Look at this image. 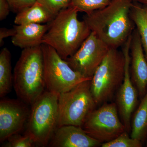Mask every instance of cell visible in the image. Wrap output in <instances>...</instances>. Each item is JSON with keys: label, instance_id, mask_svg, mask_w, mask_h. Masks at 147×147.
Listing matches in <instances>:
<instances>
[{"label": "cell", "instance_id": "obj_1", "mask_svg": "<svg viewBox=\"0 0 147 147\" xmlns=\"http://www.w3.org/2000/svg\"><path fill=\"white\" fill-rule=\"evenodd\" d=\"M132 0H111L103 8L86 13L83 20L110 48L122 47L135 29L130 11Z\"/></svg>", "mask_w": 147, "mask_h": 147}, {"label": "cell", "instance_id": "obj_2", "mask_svg": "<svg viewBox=\"0 0 147 147\" xmlns=\"http://www.w3.org/2000/svg\"><path fill=\"white\" fill-rule=\"evenodd\" d=\"M79 11L70 6L61 11L50 23L42 44L50 46L66 60L76 53L91 32L84 21L78 18Z\"/></svg>", "mask_w": 147, "mask_h": 147}, {"label": "cell", "instance_id": "obj_3", "mask_svg": "<svg viewBox=\"0 0 147 147\" xmlns=\"http://www.w3.org/2000/svg\"><path fill=\"white\" fill-rule=\"evenodd\" d=\"M13 87L18 98L30 105L45 91L41 45L22 50L13 70Z\"/></svg>", "mask_w": 147, "mask_h": 147}, {"label": "cell", "instance_id": "obj_4", "mask_svg": "<svg viewBox=\"0 0 147 147\" xmlns=\"http://www.w3.org/2000/svg\"><path fill=\"white\" fill-rule=\"evenodd\" d=\"M59 94L45 90L32 104L25 134L36 146H48L57 127Z\"/></svg>", "mask_w": 147, "mask_h": 147}, {"label": "cell", "instance_id": "obj_5", "mask_svg": "<svg viewBox=\"0 0 147 147\" xmlns=\"http://www.w3.org/2000/svg\"><path fill=\"white\" fill-rule=\"evenodd\" d=\"M125 69L122 50L110 48L90 81L91 91L96 105L113 99L123 82Z\"/></svg>", "mask_w": 147, "mask_h": 147}, {"label": "cell", "instance_id": "obj_6", "mask_svg": "<svg viewBox=\"0 0 147 147\" xmlns=\"http://www.w3.org/2000/svg\"><path fill=\"white\" fill-rule=\"evenodd\" d=\"M90 81L82 82L59 94L57 127L66 125L82 127L88 115L96 109L97 105L91 91Z\"/></svg>", "mask_w": 147, "mask_h": 147}, {"label": "cell", "instance_id": "obj_7", "mask_svg": "<svg viewBox=\"0 0 147 147\" xmlns=\"http://www.w3.org/2000/svg\"><path fill=\"white\" fill-rule=\"evenodd\" d=\"M41 47L47 90L59 94L70 90L82 82L91 80L74 70L53 47L44 44Z\"/></svg>", "mask_w": 147, "mask_h": 147}, {"label": "cell", "instance_id": "obj_8", "mask_svg": "<svg viewBox=\"0 0 147 147\" xmlns=\"http://www.w3.org/2000/svg\"><path fill=\"white\" fill-rule=\"evenodd\" d=\"M87 117L82 126L87 134L102 144L112 141L126 131L115 102H105Z\"/></svg>", "mask_w": 147, "mask_h": 147}, {"label": "cell", "instance_id": "obj_9", "mask_svg": "<svg viewBox=\"0 0 147 147\" xmlns=\"http://www.w3.org/2000/svg\"><path fill=\"white\" fill-rule=\"evenodd\" d=\"M110 49L91 32L76 53L65 60L74 70L92 79Z\"/></svg>", "mask_w": 147, "mask_h": 147}, {"label": "cell", "instance_id": "obj_10", "mask_svg": "<svg viewBox=\"0 0 147 147\" xmlns=\"http://www.w3.org/2000/svg\"><path fill=\"white\" fill-rule=\"evenodd\" d=\"M131 35L122 46L125 58L123 82L116 93V105L120 119L128 133L131 132V118L138 104L139 93L131 81L130 72V45Z\"/></svg>", "mask_w": 147, "mask_h": 147}, {"label": "cell", "instance_id": "obj_11", "mask_svg": "<svg viewBox=\"0 0 147 147\" xmlns=\"http://www.w3.org/2000/svg\"><path fill=\"white\" fill-rule=\"evenodd\" d=\"M29 105L18 99L4 98L0 101V142L23 130L28 119Z\"/></svg>", "mask_w": 147, "mask_h": 147}, {"label": "cell", "instance_id": "obj_12", "mask_svg": "<svg viewBox=\"0 0 147 147\" xmlns=\"http://www.w3.org/2000/svg\"><path fill=\"white\" fill-rule=\"evenodd\" d=\"M130 55L131 81L142 98L147 89V60L139 32L136 28L131 34Z\"/></svg>", "mask_w": 147, "mask_h": 147}, {"label": "cell", "instance_id": "obj_13", "mask_svg": "<svg viewBox=\"0 0 147 147\" xmlns=\"http://www.w3.org/2000/svg\"><path fill=\"white\" fill-rule=\"evenodd\" d=\"M101 144L87 134L82 127L66 125L57 128L48 146L97 147Z\"/></svg>", "mask_w": 147, "mask_h": 147}, {"label": "cell", "instance_id": "obj_14", "mask_svg": "<svg viewBox=\"0 0 147 147\" xmlns=\"http://www.w3.org/2000/svg\"><path fill=\"white\" fill-rule=\"evenodd\" d=\"M48 27V24L17 25L14 27L16 32L11 37V42L14 46L23 49L40 46Z\"/></svg>", "mask_w": 147, "mask_h": 147}, {"label": "cell", "instance_id": "obj_15", "mask_svg": "<svg viewBox=\"0 0 147 147\" xmlns=\"http://www.w3.org/2000/svg\"><path fill=\"white\" fill-rule=\"evenodd\" d=\"M55 16L41 4L36 1L31 6L17 13L14 23L17 25L48 24Z\"/></svg>", "mask_w": 147, "mask_h": 147}, {"label": "cell", "instance_id": "obj_16", "mask_svg": "<svg viewBox=\"0 0 147 147\" xmlns=\"http://www.w3.org/2000/svg\"><path fill=\"white\" fill-rule=\"evenodd\" d=\"M147 136V89L131 120V138L143 143Z\"/></svg>", "mask_w": 147, "mask_h": 147}, {"label": "cell", "instance_id": "obj_17", "mask_svg": "<svg viewBox=\"0 0 147 147\" xmlns=\"http://www.w3.org/2000/svg\"><path fill=\"white\" fill-rule=\"evenodd\" d=\"M13 86L11 55L8 49L3 48L0 53V97L5 96Z\"/></svg>", "mask_w": 147, "mask_h": 147}, {"label": "cell", "instance_id": "obj_18", "mask_svg": "<svg viewBox=\"0 0 147 147\" xmlns=\"http://www.w3.org/2000/svg\"><path fill=\"white\" fill-rule=\"evenodd\" d=\"M146 8L133 4L130 11L131 19L139 32L145 56L147 60V19Z\"/></svg>", "mask_w": 147, "mask_h": 147}, {"label": "cell", "instance_id": "obj_19", "mask_svg": "<svg viewBox=\"0 0 147 147\" xmlns=\"http://www.w3.org/2000/svg\"><path fill=\"white\" fill-rule=\"evenodd\" d=\"M111 0H71V6L75 7L79 12L90 13L103 8L109 4Z\"/></svg>", "mask_w": 147, "mask_h": 147}, {"label": "cell", "instance_id": "obj_20", "mask_svg": "<svg viewBox=\"0 0 147 147\" xmlns=\"http://www.w3.org/2000/svg\"><path fill=\"white\" fill-rule=\"evenodd\" d=\"M142 142L137 139L131 138L129 133L124 131L115 139L110 142L102 143V147H142Z\"/></svg>", "mask_w": 147, "mask_h": 147}, {"label": "cell", "instance_id": "obj_21", "mask_svg": "<svg viewBox=\"0 0 147 147\" xmlns=\"http://www.w3.org/2000/svg\"><path fill=\"white\" fill-rule=\"evenodd\" d=\"M3 147H32L36 146L34 142L28 135L19 133L9 137L2 145Z\"/></svg>", "mask_w": 147, "mask_h": 147}, {"label": "cell", "instance_id": "obj_22", "mask_svg": "<svg viewBox=\"0 0 147 147\" xmlns=\"http://www.w3.org/2000/svg\"><path fill=\"white\" fill-rule=\"evenodd\" d=\"M71 0H36L47 10L56 15L61 11L71 5Z\"/></svg>", "mask_w": 147, "mask_h": 147}, {"label": "cell", "instance_id": "obj_23", "mask_svg": "<svg viewBox=\"0 0 147 147\" xmlns=\"http://www.w3.org/2000/svg\"><path fill=\"white\" fill-rule=\"evenodd\" d=\"M12 10L18 13L33 5L36 0H7Z\"/></svg>", "mask_w": 147, "mask_h": 147}, {"label": "cell", "instance_id": "obj_24", "mask_svg": "<svg viewBox=\"0 0 147 147\" xmlns=\"http://www.w3.org/2000/svg\"><path fill=\"white\" fill-rule=\"evenodd\" d=\"M11 9L7 0H0V21H2L7 17Z\"/></svg>", "mask_w": 147, "mask_h": 147}, {"label": "cell", "instance_id": "obj_25", "mask_svg": "<svg viewBox=\"0 0 147 147\" xmlns=\"http://www.w3.org/2000/svg\"><path fill=\"white\" fill-rule=\"evenodd\" d=\"M15 28L7 29L5 28H1L0 29V45L2 46L3 44V40L5 38L13 36L16 33Z\"/></svg>", "mask_w": 147, "mask_h": 147}, {"label": "cell", "instance_id": "obj_26", "mask_svg": "<svg viewBox=\"0 0 147 147\" xmlns=\"http://www.w3.org/2000/svg\"><path fill=\"white\" fill-rule=\"evenodd\" d=\"M135 1L147 6V0H135Z\"/></svg>", "mask_w": 147, "mask_h": 147}, {"label": "cell", "instance_id": "obj_27", "mask_svg": "<svg viewBox=\"0 0 147 147\" xmlns=\"http://www.w3.org/2000/svg\"><path fill=\"white\" fill-rule=\"evenodd\" d=\"M146 15L147 19V8H146Z\"/></svg>", "mask_w": 147, "mask_h": 147}, {"label": "cell", "instance_id": "obj_28", "mask_svg": "<svg viewBox=\"0 0 147 147\" xmlns=\"http://www.w3.org/2000/svg\"><path fill=\"white\" fill-rule=\"evenodd\" d=\"M146 147H147V143H146Z\"/></svg>", "mask_w": 147, "mask_h": 147}]
</instances>
